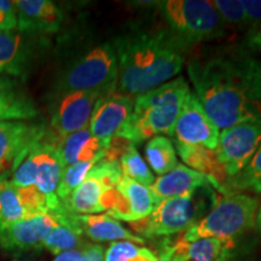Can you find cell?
<instances>
[{"label":"cell","instance_id":"obj_26","mask_svg":"<svg viewBox=\"0 0 261 261\" xmlns=\"http://www.w3.org/2000/svg\"><path fill=\"white\" fill-rule=\"evenodd\" d=\"M119 165L121 168L123 177L128 178L129 180L138 182L143 187L150 188L155 181V177L152 172L143 160L142 156L136 148V144L129 143L119 159Z\"/></svg>","mask_w":261,"mask_h":261},{"label":"cell","instance_id":"obj_11","mask_svg":"<svg viewBox=\"0 0 261 261\" xmlns=\"http://www.w3.org/2000/svg\"><path fill=\"white\" fill-rule=\"evenodd\" d=\"M261 145V121L242 122L220 132L215 149L230 180L246 167Z\"/></svg>","mask_w":261,"mask_h":261},{"label":"cell","instance_id":"obj_32","mask_svg":"<svg viewBox=\"0 0 261 261\" xmlns=\"http://www.w3.org/2000/svg\"><path fill=\"white\" fill-rule=\"evenodd\" d=\"M213 5L219 12L225 25L241 29L246 28V19L241 0H214Z\"/></svg>","mask_w":261,"mask_h":261},{"label":"cell","instance_id":"obj_29","mask_svg":"<svg viewBox=\"0 0 261 261\" xmlns=\"http://www.w3.org/2000/svg\"><path fill=\"white\" fill-rule=\"evenodd\" d=\"M158 254L129 241L112 242L104 252V261H158Z\"/></svg>","mask_w":261,"mask_h":261},{"label":"cell","instance_id":"obj_8","mask_svg":"<svg viewBox=\"0 0 261 261\" xmlns=\"http://www.w3.org/2000/svg\"><path fill=\"white\" fill-rule=\"evenodd\" d=\"M198 191L159 201L149 217L129 225L142 238L168 237L187 231L200 220L205 210L204 197L198 195Z\"/></svg>","mask_w":261,"mask_h":261},{"label":"cell","instance_id":"obj_12","mask_svg":"<svg viewBox=\"0 0 261 261\" xmlns=\"http://www.w3.org/2000/svg\"><path fill=\"white\" fill-rule=\"evenodd\" d=\"M45 45L44 35L17 29L0 33V76L25 79Z\"/></svg>","mask_w":261,"mask_h":261},{"label":"cell","instance_id":"obj_10","mask_svg":"<svg viewBox=\"0 0 261 261\" xmlns=\"http://www.w3.org/2000/svg\"><path fill=\"white\" fill-rule=\"evenodd\" d=\"M98 91L54 92L50 99V125L57 138L87 128L94 104L103 96Z\"/></svg>","mask_w":261,"mask_h":261},{"label":"cell","instance_id":"obj_39","mask_svg":"<svg viewBox=\"0 0 261 261\" xmlns=\"http://www.w3.org/2000/svg\"><path fill=\"white\" fill-rule=\"evenodd\" d=\"M255 227H256V230L259 231V233L261 234V204L259 205V210H257V213H256Z\"/></svg>","mask_w":261,"mask_h":261},{"label":"cell","instance_id":"obj_5","mask_svg":"<svg viewBox=\"0 0 261 261\" xmlns=\"http://www.w3.org/2000/svg\"><path fill=\"white\" fill-rule=\"evenodd\" d=\"M260 202L256 197L242 194L225 195L218 198L211 212L196 221L182 234V240L191 241L213 238L232 241L255 226Z\"/></svg>","mask_w":261,"mask_h":261},{"label":"cell","instance_id":"obj_21","mask_svg":"<svg viewBox=\"0 0 261 261\" xmlns=\"http://www.w3.org/2000/svg\"><path fill=\"white\" fill-rule=\"evenodd\" d=\"M39 110L18 79L0 76V122L31 121Z\"/></svg>","mask_w":261,"mask_h":261},{"label":"cell","instance_id":"obj_9","mask_svg":"<svg viewBox=\"0 0 261 261\" xmlns=\"http://www.w3.org/2000/svg\"><path fill=\"white\" fill-rule=\"evenodd\" d=\"M58 138L54 133L34 143L19 162L12 174L11 182L16 188L35 187L47 196H57L63 163L57 150Z\"/></svg>","mask_w":261,"mask_h":261},{"label":"cell","instance_id":"obj_3","mask_svg":"<svg viewBox=\"0 0 261 261\" xmlns=\"http://www.w3.org/2000/svg\"><path fill=\"white\" fill-rule=\"evenodd\" d=\"M190 91L187 80L178 76L136 96L132 113L115 137L137 144L156 136H173L182 102Z\"/></svg>","mask_w":261,"mask_h":261},{"label":"cell","instance_id":"obj_22","mask_svg":"<svg viewBox=\"0 0 261 261\" xmlns=\"http://www.w3.org/2000/svg\"><path fill=\"white\" fill-rule=\"evenodd\" d=\"M56 145L63 167L79 162L100 161L106 149L103 143L92 136L89 127L58 138Z\"/></svg>","mask_w":261,"mask_h":261},{"label":"cell","instance_id":"obj_1","mask_svg":"<svg viewBox=\"0 0 261 261\" xmlns=\"http://www.w3.org/2000/svg\"><path fill=\"white\" fill-rule=\"evenodd\" d=\"M187 68L195 96L218 128L261 121V61L246 46L207 48Z\"/></svg>","mask_w":261,"mask_h":261},{"label":"cell","instance_id":"obj_38","mask_svg":"<svg viewBox=\"0 0 261 261\" xmlns=\"http://www.w3.org/2000/svg\"><path fill=\"white\" fill-rule=\"evenodd\" d=\"M158 257V261H173V244L169 241L163 242Z\"/></svg>","mask_w":261,"mask_h":261},{"label":"cell","instance_id":"obj_2","mask_svg":"<svg viewBox=\"0 0 261 261\" xmlns=\"http://www.w3.org/2000/svg\"><path fill=\"white\" fill-rule=\"evenodd\" d=\"M112 45L117 62L116 90L135 97L174 79L191 48L167 27H130Z\"/></svg>","mask_w":261,"mask_h":261},{"label":"cell","instance_id":"obj_33","mask_svg":"<svg viewBox=\"0 0 261 261\" xmlns=\"http://www.w3.org/2000/svg\"><path fill=\"white\" fill-rule=\"evenodd\" d=\"M242 4L246 28L249 32L261 28V0H241Z\"/></svg>","mask_w":261,"mask_h":261},{"label":"cell","instance_id":"obj_40","mask_svg":"<svg viewBox=\"0 0 261 261\" xmlns=\"http://www.w3.org/2000/svg\"><path fill=\"white\" fill-rule=\"evenodd\" d=\"M14 261H25V260H14Z\"/></svg>","mask_w":261,"mask_h":261},{"label":"cell","instance_id":"obj_19","mask_svg":"<svg viewBox=\"0 0 261 261\" xmlns=\"http://www.w3.org/2000/svg\"><path fill=\"white\" fill-rule=\"evenodd\" d=\"M17 31L46 35L57 33L64 15L60 6L50 0H16Z\"/></svg>","mask_w":261,"mask_h":261},{"label":"cell","instance_id":"obj_36","mask_svg":"<svg viewBox=\"0 0 261 261\" xmlns=\"http://www.w3.org/2000/svg\"><path fill=\"white\" fill-rule=\"evenodd\" d=\"M244 46H246L249 51L261 52V28L248 33L246 45H244Z\"/></svg>","mask_w":261,"mask_h":261},{"label":"cell","instance_id":"obj_25","mask_svg":"<svg viewBox=\"0 0 261 261\" xmlns=\"http://www.w3.org/2000/svg\"><path fill=\"white\" fill-rule=\"evenodd\" d=\"M145 156L150 167L159 175L171 172L178 165L174 144L165 136H156L149 139L145 145Z\"/></svg>","mask_w":261,"mask_h":261},{"label":"cell","instance_id":"obj_13","mask_svg":"<svg viewBox=\"0 0 261 261\" xmlns=\"http://www.w3.org/2000/svg\"><path fill=\"white\" fill-rule=\"evenodd\" d=\"M46 132L44 123L34 121L0 122V180L14 174L31 146Z\"/></svg>","mask_w":261,"mask_h":261},{"label":"cell","instance_id":"obj_35","mask_svg":"<svg viewBox=\"0 0 261 261\" xmlns=\"http://www.w3.org/2000/svg\"><path fill=\"white\" fill-rule=\"evenodd\" d=\"M85 254V260L86 261H104V249L103 246L96 243H85L83 248Z\"/></svg>","mask_w":261,"mask_h":261},{"label":"cell","instance_id":"obj_24","mask_svg":"<svg viewBox=\"0 0 261 261\" xmlns=\"http://www.w3.org/2000/svg\"><path fill=\"white\" fill-rule=\"evenodd\" d=\"M232 241L202 238L188 242L180 237L173 244V261H232Z\"/></svg>","mask_w":261,"mask_h":261},{"label":"cell","instance_id":"obj_18","mask_svg":"<svg viewBox=\"0 0 261 261\" xmlns=\"http://www.w3.org/2000/svg\"><path fill=\"white\" fill-rule=\"evenodd\" d=\"M116 191L115 204L107 214L119 221L123 220L130 224L144 219L151 214L159 202L149 188L129 180L123 175L117 182Z\"/></svg>","mask_w":261,"mask_h":261},{"label":"cell","instance_id":"obj_15","mask_svg":"<svg viewBox=\"0 0 261 261\" xmlns=\"http://www.w3.org/2000/svg\"><path fill=\"white\" fill-rule=\"evenodd\" d=\"M135 104V96L119 92L117 90L103 94L94 104L89 129L94 138L109 144L128 119Z\"/></svg>","mask_w":261,"mask_h":261},{"label":"cell","instance_id":"obj_14","mask_svg":"<svg viewBox=\"0 0 261 261\" xmlns=\"http://www.w3.org/2000/svg\"><path fill=\"white\" fill-rule=\"evenodd\" d=\"M173 136L175 142L188 145H200L215 150L219 142L220 129L212 121L200 100L191 91L187 94L179 113Z\"/></svg>","mask_w":261,"mask_h":261},{"label":"cell","instance_id":"obj_37","mask_svg":"<svg viewBox=\"0 0 261 261\" xmlns=\"http://www.w3.org/2000/svg\"><path fill=\"white\" fill-rule=\"evenodd\" d=\"M52 261H86L85 260V254L83 249H74L68 250V252H63L56 255Z\"/></svg>","mask_w":261,"mask_h":261},{"label":"cell","instance_id":"obj_20","mask_svg":"<svg viewBox=\"0 0 261 261\" xmlns=\"http://www.w3.org/2000/svg\"><path fill=\"white\" fill-rule=\"evenodd\" d=\"M204 188H213L219 191V188L210 178L185 165L178 163L177 167L173 168L171 172L155 178V181L149 189L155 197L161 201L192 195Z\"/></svg>","mask_w":261,"mask_h":261},{"label":"cell","instance_id":"obj_31","mask_svg":"<svg viewBox=\"0 0 261 261\" xmlns=\"http://www.w3.org/2000/svg\"><path fill=\"white\" fill-rule=\"evenodd\" d=\"M97 162L99 161L79 162L64 167L60 184H58V188L56 190V195L61 202H63L75 189L79 188L83 184V181L86 179L87 174H89L90 171Z\"/></svg>","mask_w":261,"mask_h":261},{"label":"cell","instance_id":"obj_7","mask_svg":"<svg viewBox=\"0 0 261 261\" xmlns=\"http://www.w3.org/2000/svg\"><path fill=\"white\" fill-rule=\"evenodd\" d=\"M119 162L102 159L91 169L83 184L62 202L68 212L92 215L108 212L116 202V185L122 178Z\"/></svg>","mask_w":261,"mask_h":261},{"label":"cell","instance_id":"obj_6","mask_svg":"<svg viewBox=\"0 0 261 261\" xmlns=\"http://www.w3.org/2000/svg\"><path fill=\"white\" fill-rule=\"evenodd\" d=\"M166 27L188 46L223 38L226 31L213 2L163 0L155 3Z\"/></svg>","mask_w":261,"mask_h":261},{"label":"cell","instance_id":"obj_34","mask_svg":"<svg viewBox=\"0 0 261 261\" xmlns=\"http://www.w3.org/2000/svg\"><path fill=\"white\" fill-rule=\"evenodd\" d=\"M17 29V12L11 0H0V33Z\"/></svg>","mask_w":261,"mask_h":261},{"label":"cell","instance_id":"obj_16","mask_svg":"<svg viewBox=\"0 0 261 261\" xmlns=\"http://www.w3.org/2000/svg\"><path fill=\"white\" fill-rule=\"evenodd\" d=\"M60 225L74 230L81 236H87L94 242H116V241H129V242L144 244V238L133 233L126 228L119 220L104 214L81 215L74 214L64 210L57 215Z\"/></svg>","mask_w":261,"mask_h":261},{"label":"cell","instance_id":"obj_17","mask_svg":"<svg viewBox=\"0 0 261 261\" xmlns=\"http://www.w3.org/2000/svg\"><path fill=\"white\" fill-rule=\"evenodd\" d=\"M58 225L60 223L51 214L27 217L0 230V247L10 252L40 248L44 238Z\"/></svg>","mask_w":261,"mask_h":261},{"label":"cell","instance_id":"obj_4","mask_svg":"<svg viewBox=\"0 0 261 261\" xmlns=\"http://www.w3.org/2000/svg\"><path fill=\"white\" fill-rule=\"evenodd\" d=\"M117 62L112 42L91 45L71 58L57 74L54 92L116 90Z\"/></svg>","mask_w":261,"mask_h":261},{"label":"cell","instance_id":"obj_30","mask_svg":"<svg viewBox=\"0 0 261 261\" xmlns=\"http://www.w3.org/2000/svg\"><path fill=\"white\" fill-rule=\"evenodd\" d=\"M85 243L86 242L83 240L81 234L75 232L69 227L58 225L47 233V236L41 242L40 248H45L50 253L58 255L68 250L80 249Z\"/></svg>","mask_w":261,"mask_h":261},{"label":"cell","instance_id":"obj_23","mask_svg":"<svg viewBox=\"0 0 261 261\" xmlns=\"http://www.w3.org/2000/svg\"><path fill=\"white\" fill-rule=\"evenodd\" d=\"M175 148L180 159L187 163V167L201 173L210 178L219 188L221 194H226L228 178L226 172L220 165L215 150H211L200 145H188L175 142Z\"/></svg>","mask_w":261,"mask_h":261},{"label":"cell","instance_id":"obj_28","mask_svg":"<svg viewBox=\"0 0 261 261\" xmlns=\"http://www.w3.org/2000/svg\"><path fill=\"white\" fill-rule=\"evenodd\" d=\"M27 217L15 185L9 179L0 180V230Z\"/></svg>","mask_w":261,"mask_h":261},{"label":"cell","instance_id":"obj_27","mask_svg":"<svg viewBox=\"0 0 261 261\" xmlns=\"http://www.w3.org/2000/svg\"><path fill=\"white\" fill-rule=\"evenodd\" d=\"M249 191L261 194V145L242 171L227 181L226 194Z\"/></svg>","mask_w":261,"mask_h":261}]
</instances>
